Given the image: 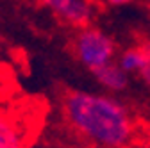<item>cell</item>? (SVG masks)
Returning a JSON list of instances; mask_svg holds the SVG:
<instances>
[{
  "mask_svg": "<svg viewBox=\"0 0 150 148\" xmlns=\"http://www.w3.org/2000/svg\"><path fill=\"white\" fill-rule=\"evenodd\" d=\"M66 123L79 136L100 148H125L134 139V120L116 98L68 89L61 98Z\"/></svg>",
  "mask_w": 150,
  "mask_h": 148,
  "instance_id": "cell-1",
  "label": "cell"
},
{
  "mask_svg": "<svg viewBox=\"0 0 150 148\" xmlns=\"http://www.w3.org/2000/svg\"><path fill=\"white\" fill-rule=\"evenodd\" d=\"M29 130L20 120L0 113V148H29Z\"/></svg>",
  "mask_w": 150,
  "mask_h": 148,
  "instance_id": "cell-4",
  "label": "cell"
},
{
  "mask_svg": "<svg viewBox=\"0 0 150 148\" xmlns=\"http://www.w3.org/2000/svg\"><path fill=\"white\" fill-rule=\"evenodd\" d=\"M116 45L105 32L97 27H81L73 38V54L88 70H97L112 61Z\"/></svg>",
  "mask_w": 150,
  "mask_h": 148,
  "instance_id": "cell-2",
  "label": "cell"
},
{
  "mask_svg": "<svg viewBox=\"0 0 150 148\" xmlns=\"http://www.w3.org/2000/svg\"><path fill=\"white\" fill-rule=\"evenodd\" d=\"M148 14H150V4H148Z\"/></svg>",
  "mask_w": 150,
  "mask_h": 148,
  "instance_id": "cell-9",
  "label": "cell"
},
{
  "mask_svg": "<svg viewBox=\"0 0 150 148\" xmlns=\"http://www.w3.org/2000/svg\"><path fill=\"white\" fill-rule=\"evenodd\" d=\"M146 63H148V55H146V50L143 45L130 47V48L123 50L118 59V64L122 66V70H125L127 73H139V75L145 70Z\"/></svg>",
  "mask_w": 150,
  "mask_h": 148,
  "instance_id": "cell-6",
  "label": "cell"
},
{
  "mask_svg": "<svg viewBox=\"0 0 150 148\" xmlns=\"http://www.w3.org/2000/svg\"><path fill=\"white\" fill-rule=\"evenodd\" d=\"M48 9H52L59 18L70 25L86 27L93 18V6L89 0H40Z\"/></svg>",
  "mask_w": 150,
  "mask_h": 148,
  "instance_id": "cell-3",
  "label": "cell"
},
{
  "mask_svg": "<svg viewBox=\"0 0 150 148\" xmlns=\"http://www.w3.org/2000/svg\"><path fill=\"white\" fill-rule=\"evenodd\" d=\"M91 73L97 79V82L109 91H123L129 84L127 71L122 70V66L118 63H112V61L97 68V70H93Z\"/></svg>",
  "mask_w": 150,
  "mask_h": 148,
  "instance_id": "cell-5",
  "label": "cell"
},
{
  "mask_svg": "<svg viewBox=\"0 0 150 148\" xmlns=\"http://www.w3.org/2000/svg\"><path fill=\"white\" fill-rule=\"evenodd\" d=\"M143 47H145V50H146V55H148V63H146V66H145V70L141 71V77L145 79V82L150 86V39H146L145 43H141Z\"/></svg>",
  "mask_w": 150,
  "mask_h": 148,
  "instance_id": "cell-7",
  "label": "cell"
},
{
  "mask_svg": "<svg viewBox=\"0 0 150 148\" xmlns=\"http://www.w3.org/2000/svg\"><path fill=\"white\" fill-rule=\"evenodd\" d=\"M107 2H109L111 6H125V4L130 2V0H107Z\"/></svg>",
  "mask_w": 150,
  "mask_h": 148,
  "instance_id": "cell-8",
  "label": "cell"
}]
</instances>
